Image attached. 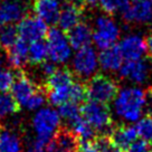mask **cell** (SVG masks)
<instances>
[{
    "mask_svg": "<svg viewBox=\"0 0 152 152\" xmlns=\"http://www.w3.org/2000/svg\"><path fill=\"white\" fill-rule=\"evenodd\" d=\"M147 93L141 86L128 85L118 90L112 101L115 116L128 124L137 123L147 106Z\"/></svg>",
    "mask_w": 152,
    "mask_h": 152,
    "instance_id": "obj_1",
    "label": "cell"
},
{
    "mask_svg": "<svg viewBox=\"0 0 152 152\" xmlns=\"http://www.w3.org/2000/svg\"><path fill=\"white\" fill-rule=\"evenodd\" d=\"M92 31V42L101 50L116 45L121 36L120 25L109 14L100 15L95 18Z\"/></svg>",
    "mask_w": 152,
    "mask_h": 152,
    "instance_id": "obj_2",
    "label": "cell"
},
{
    "mask_svg": "<svg viewBox=\"0 0 152 152\" xmlns=\"http://www.w3.org/2000/svg\"><path fill=\"white\" fill-rule=\"evenodd\" d=\"M62 119L58 111L53 107H42L35 111L31 119V128L36 139L47 144L58 132Z\"/></svg>",
    "mask_w": 152,
    "mask_h": 152,
    "instance_id": "obj_3",
    "label": "cell"
},
{
    "mask_svg": "<svg viewBox=\"0 0 152 152\" xmlns=\"http://www.w3.org/2000/svg\"><path fill=\"white\" fill-rule=\"evenodd\" d=\"M72 73L81 80H90L99 71V54L91 45L76 49L71 58Z\"/></svg>",
    "mask_w": 152,
    "mask_h": 152,
    "instance_id": "obj_4",
    "label": "cell"
},
{
    "mask_svg": "<svg viewBox=\"0 0 152 152\" xmlns=\"http://www.w3.org/2000/svg\"><path fill=\"white\" fill-rule=\"evenodd\" d=\"M48 58L56 65H64L71 61L73 47L67 39V35L61 28H52L47 31Z\"/></svg>",
    "mask_w": 152,
    "mask_h": 152,
    "instance_id": "obj_5",
    "label": "cell"
},
{
    "mask_svg": "<svg viewBox=\"0 0 152 152\" xmlns=\"http://www.w3.org/2000/svg\"><path fill=\"white\" fill-rule=\"evenodd\" d=\"M88 84L85 87L86 95L91 101L99 102L102 104H109L113 101L118 93V84L112 77L102 74H96L88 80Z\"/></svg>",
    "mask_w": 152,
    "mask_h": 152,
    "instance_id": "obj_6",
    "label": "cell"
},
{
    "mask_svg": "<svg viewBox=\"0 0 152 152\" xmlns=\"http://www.w3.org/2000/svg\"><path fill=\"white\" fill-rule=\"evenodd\" d=\"M81 114L95 131H99L101 133L111 131L112 115L106 104L90 100L81 107Z\"/></svg>",
    "mask_w": 152,
    "mask_h": 152,
    "instance_id": "obj_7",
    "label": "cell"
},
{
    "mask_svg": "<svg viewBox=\"0 0 152 152\" xmlns=\"http://www.w3.org/2000/svg\"><path fill=\"white\" fill-rule=\"evenodd\" d=\"M121 78L130 82L132 85H145L149 83L152 75V66L147 59L125 61L119 69Z\"/></svg>",
    "mask_w": 152,
    "mask_h": 152,
    "instance_id": "obj_8",
    "label": "cell"
},
{
    "mask_svg": "<svg viewBox=\"0 0 152 152\" xmlns=\"http://www.w3.org/2000/svg\"><path fill=\"white\" fill-rule=\"evenodd\" d=\"M17 31L20 39L26 43H33L46 37L48 28L47 24L36 16H25L18 23Z\"/></svg>",
    "mask_w": 152,
    "mask_h": 152,
    "instance_id": "obj_9",
    "label": "cell"
},
{
    "mask_svg": "<svg viewBox=\"0 0 152 152\" xmlns=\"http://www.w3.org/2000/svg\"><path fill=\"white\" fill-rule=\"evenodd\" d=\"M118 48L124 61H135L145 55V39L140 34H128L119 42Z\"/></svg>",
    "mask_w": 152,
    "mask_h": 152,
    "instance_id": "obj_10",
    "label": "cell"
},
{
    "mask_svg": "<svg viewBox=\"0 0 152 152\" xmlns=\"http://www.w3.org/2000/svg\"><path fill=\"white\" fill-rule=\"evenodd\" d=\"M122 18L129 24L147 25L152 23V4L150 0L131 2L121 12Z\"/></svg>",
    "mask_w": 152,
    "mask_h": 152,
    "instance_id": "obj_11",
    "label": "cell"
},
{
    "mask_svg": "<svg viewBox=\"0 0 152 152\" xmlns=\"http://www.w3.org/2000/svg\"><path fill=\"white\" fill-rule=\"evenodd\" d=\"M27 7L23 0L0 1V23L4 25L18 24L26 16Z\"/></svg>",
    "mask_w": 152,
    "mask_h": 152,
    "instance_id": "obj_12",
    "label": "cell"
},
{
    "mask_svg": "<svg viewBox=\"0 0 152 152\" xmlns=\"http://www.w3.org/2000/svg\"><path fill=\"white\" fill-rule=\"evenodd\" d=\"M10 91H11L10 94L12 95L17 104L19 106L25 107V105L27 104V102L31 99V96L37 92L38 88L36 84L28 76L20 74V75L16 76Z\"/></svg>",
    "mask_w": 152,
    "mask_h": 152,
    "instance_id": "obj_13",
    "label": "cell"
},
{
    "mask_svg": "<svg viewBox=\"0 0 152 152\" xmlns=\"http://www.w3.org/2000/svg\"><path fill=\"white\" fill-rule=\"evenodd\" d=\"M33 9L36 17L47 25H54L57 24L62 4L59 0H35Z\"/></svg>",
    "mask_w": 152,
    "mask_h": 152,
    "instance_id": "obj_14",
    "label": "cell"
},
{
    "mask_svg": "<svg viewBox=\"0 0 152 152\" xmlns=\"http://www.w3.org/2000/svg\"><path fill=\"white\" fill-rule=\"evenodd\" d=\"M77 144V139L71 131H58L47 143L46 152H75Z\"/></svg>",
    "mask_w": 152,
    "mask_h": 152,
    "instance_id": "obj_15",
    "label": "cell"
},
{
    "mask_svg": "<svg viewBox=\"0 0 152 152\" xmlns=\"http://www.w3.org/2000/svg\"><path fill=\"white\" fill-rule=\"evenodd\" d=\"M67 31V39L75 50L86 47L92 43V26L85 21H80Z\"/></svg>",
    "mask_w": 152,
    "mask_h": 152,
    "instance_id": "obj_16",
    "label": "cell"
},
{
    "mask_svg": "<svg viewBox=\"0 0 152 152\" xmlns=\"http://www.w3.org/2000/svg\"><path fill=\"white\" fill-rule=\"evenodd\" d=\"M124 63V58L116 45L102 49L99 54V66L106 73L119 72Z\"/></svg>",
    "mask_w": 152,
    "mask_h": 152,
    "instance_id": "obj_17",
    "label": "cell"
},
{
    "mask_svg": "<svg viewBox=\"0 0 152 152\" xmlns=\"http://www.w3.org/2000/svg\"><path fill=\"white\" fill-rule=\"evenodd\" d=\"M7 62L10 67L20 69L28 63V43L18 38L12 46L7 49Z\"/></svg>",
    "mask_w": 152,
    "mask_h": 152,
    "instance_id": "obj_18",
    "label": "cell"
},
{
    "mask_svg": "<svg viewBox=\"0 0 152 152\" xmlns=\"http://www.w3.org/2000/svg\"><path fill=\"white\" fill-rule=\"evenodd\" d=\"M82 10L80 7L67 4L59 11L57 24L62 30H69L72 27H74L80 21H82Z\"/></svg>",
    "mask_w": 152,
    "mask_h": 152,
    "instance_id": "obj_19",
    "label": "cell"
},
{
    "mask_svg": "<svg viewBox=\"0 0 152 152\" xmlns=\"http://www.w3.org/2000/svg\"><path fill=\"white\" fill-rule=\"evenodd\" d=\"M111 139L115 144H118L122 150L128 149L131 143L138 139L137 129L132 124L121 125L111 131Z\"/></svg>",
    "mask_w": 152,
    "mask_h": 152,
    "instance_id": "obj_20",
    "label": "cell"
},
{
    "mask_svg": "<svg viewBox=\"0 0 152 152\" xmlns=\"http://www.w3.org/2000/svg\"><path fill=\"white\" fill-rule=\"evenodd\" d=\"M71 126V132L80 141H85V140H92L95 135V130L92 128L87 121L83 116L77 118L75 121L68 124Z\"/></svg>",
    "mask_w": 152,
    "mask_h": 152,
    "instance_id": "obj_21",
    "label": "cell"
},
{
    "mask_svg": "<svg viewBox=\"0 0 152 152\" xmlns=\"http://www.w3.org/2000/svg\"><path fill=\"white\" fill-rule=\"evenodd\" d=\"M74 82V76L69 69L67 68H56L55 72L50 76L47 77V88H58V87H64L68 86Z\"/></svg>",
    "mask_w": 152,
    "mask_h": 152,
    "instance_id": "obj_22",
    "label": "cell"
},
{
    "mask_svg": "<svg viewBox=\"0 0 152 152\" xmlns=\"http://www.w3.org/2000/svg\"><path fill=\"white\" fill-rule=\"evenodd\" d=\"M48 50L46 42L43 39L35 40L28 45V62L33 65H40L43 62L47 61Z\"/></svg>",
    "mask_w": 152,
    "mask_h": 152,
    "instance_id": "obj_23",
    "label": "cell"
},
{
    "mask_svg": "<svg viewBox=\"0 0 152 152\" xmlns=\"http://www.w3.org/2000/svg\"><path fill=\"white\" fill-rule=\"evenodd\" d=\"M0 152H21V143L18 135L9 130H1Z\"/></svg>",
    "mask_w": 152,
    "mask_h": 152,
    "instance_id": "obj_24",
    "label": "cell"
},
{
    "mask_svg": "<svg viewBox=\"0 0 152 152\" xmlns=\"http://www.w3.org/2000/svg\"><path fill=\"white\" fill-rule=\"evenodd\" d=\"M17 102L12 95L8 92H0V120L8 119L17 113L18 111Z\"/></svg>",
    "mask_w": 152,
    "mask_h": 152,
    "instance_id": "obj_25",
    "label": "cell"
},
{
    "mask_svg": "<svg viewBox=\"0 0 152 152\" xmlns=\"http://www.w3.org/2000/svg\"><path fill=\"white\" fill-rule=\"evenodd\" d=\"M57 111H58L61 119L64 120L67 124L72 123L73 121H75L77 118H80L82 115L78 104L74 102H67V103L59 105Z\"/></svg>",
    "mask_w": 152,
    "mask_h": 152,
    "instance_id": "obj_26",
    "label": "cell"
},
{
    "mask_svg": "<svg viewBox=\"0 0 152 152\" xmlns=\"http://www.w3.org/2000/svg\"><path fill=\"white\" fill-rule=\"evenodd\" d=\"M19 38L17 27L14 25H5L0 28V47L8 49Z\"/></svg>",
    "mask_w": 152,
    "mask_h": 152,
    "instance_id": "obj_27",
    "label": "cell"
},
{
    "mask_svg": "<svg viewBox=\"0 0 152 152\" xmlns=\"http://www.w3.org/2000/svg\"><path fill=\"white\" fill-rule=\"evenodd\" d=\"M128 0H97V7L104 11L105 14H116L122 12L129 6Z\"/></svg>",
    "mask_w": 152,
    "mask_h": 152,
    "instance_id": "obj_28",
    "label": "cell"
},
{
    "mask_svg": "<svg viewBox=\"0 0 152 152\" xmlns=\"http://www.w3.org/2000/svg\"><path fill=\"white\" fill-rule=\"evenodd\" d=\"M135 129L138 132V137L147 142L152 143V115L142 116L137 122Z\"/></svg>",
    "mask_w": 152,
    "mask_h": 152,
    "instance_id": "obj_29",
    "label": "cell"
},
{
    "mask_svg": "<svg viewBox=\"0 0 152 152\" xmlns=\"http://www.w3.org/2000/svg\"><path fill=\"white\" fill-rule=\"evenodd\" d=\"M16 75L9 68H0V92H8L14 84Z\"/></svg>",
    "mask_w": 152,
    "mask_h": 152,
    "instance_id": "obj_30",
    "label": "cell"
},
{
    "mask_svg": "<svg viewBox=\"0 0 152 152\" xmlns=\"http://www.w3.org/2000/svg\"><path fill=\"white\" fill-rule=\"evenodd\" d=\"M46 100H47V97H46L45 93L43 91L38 90L31 96V99L27 102V104L25 105V109H27L28 111H31V112H35V111H37V110L45 106Z\"/></svg>",
    "mask_w": 152,
    "mask_h": 152,
    "instance_id": "obj_31",
    "label": "cell"
},
{
    "mask_svg": "<svg viewBox=\"0 0 152 152\" xmlns=\"http://www.w3.org/2000/svg\"><path fill=\"white\" fill-rule=\"evenodd\" d=\"M97 148H99V152H122V149L115 144L112 141V139L107 138V137H101L97 141H96Z\"/></svg>",
    "mask_w": 152,
    "mask_h": 152,
    "instance_id": "obj_32",
    "label": "cell"
},
{
    "mask_svg": "<svg viewBox=\"0 0 152 152\" xmlns=\"http://www.w3.org/2000/svg\"><path fill=\"white\" fill-rule=\"evenodd\" d=\"M128 152H152V148L150 143L142 139L134 140L128 147Z\"/></svg>",
    "mask_w": 152,
    "mask_h": 152,
    "instance_id": "obj_33",
    "label": "cell"
},
{
    "mask_svg": "<svg viewBox=\"0 0 152 152\" xmlns=\"http://www.w3.org/2000/svg\"><path fill=\"white\" fill-rule=\"evenodd\" d=\"M77 150L78 152H99V148L96 142H93L92 140H85L80 141L77 144Z\"/></svg>",
    "mask_w": 152,
    "mask_h": 152,
    "instance_id": "obj_34",
    "label": "cell"
},
{
    "mask_svg": "<svg viewBox=\"0 0 152 152\" xmlns=\"http://www.w3.org/2000/svg\"><path fill=\"white\" fill-rule=\"evenodd\" d=\"M56 68H57L56 64H54L52 61H49V62L45 61V62H43L39 65V72H40V74H42V76L46 77V78H47L48 76L52 75Z\"/></svg>",
    "mask_w": 152,
    "mask_h": 152,
    "instance_id": "obj_35",
    "label": "cell"
},
{
    "mask_svg": "<svg viewBox=\"0 0 152 152\" xmlns=\"http://www.w3.org/2000/svg\"><path fill=\"white\" fill-rule=\"evenodd\" d=\"M46 145L42 141H39L37 139H35L33 142L29 144L27 152H46Z\"/></svg>",
    "mask_w": 152,
    "mask_h": 152,
    "instance_id": "obj_36",
    "label": "cell"
},
{
    "mask_svg": "<svg viewBox=\"0 0 152 152\" xmlns=\"http://www.w3.org/2000/svg\"><path fill=\"white\" fill-rule=\"evenodd\" d=\"M145 49H147L148 55L152 58V34H150L145 39Z\"/></svg>",
    "mask_w": 152,
    "mask_h": 152,
    "instance_id": "obj_37",
    "label": "cell"
},
{
    "mask_svg": "<svg viewBox=\"0 0 152 152\" xmlns=\"http://www.w3.org/2000/svg\"><path fill=\"white\" fill-rule=\"evenodd\" d=\"M67 2L69 5H74L76 7H80L81 8L82 6H84L86 4V0H67Z\"/></svg>",
    "mask_w": 152,
    "mask_h": 152,
    "instance_id": "obj_38",
    "label": "cell"
},
{
    "mask_svg": "<svg viewBox=\"0 0 152 152\" xmlns=\"http://www.w3.org/2000/svg\"><path fill=\"white\" fill-rule=\"evenodd\" d=\"M5 59H6L5 55L2 54L1 49H0V68H1V67H4V64H5Z\"/></svg>",
    "mask_w": 152,
    "mask_h": 152,
    "instance_id": "obj_39",
    "label": "cell"
},
{
    "mask_svg": "<svg viewBox=\"0 0 152 152\" xmlns=\"http://www.w3.org/2000/svg\"><path fill=\"white\" fill-rule=\"evenodd\" d=\"M128 1L131 4V2H137V1H140V0H128Z\"/></svg>",
    "mask_w": 152,
    "mask_h": 152,
    "instance_id": "obj_40",
    "label": "cell"
},
{
    "mask_svg": "<svg viewBox=\"0 0 152 152\" xmlns=\"http://www.w3.org/2000/svg\"><path fill=\"white\" fill-rule=\"evenodd\" d=\"M150 2H151V4H152V0H150Z\"/></svg>",
    "mask_w": 152,
    "mask_h": 152,
    "instance_id": "obj_41",
    "label": "cell"
},
{
    "mask_svg": "<svg viewBox=\"0 0 152 152\" xmlns=\"http://www.w3.org/2000/svg\"><path fill=\"white\" fill-rule=\"evenodd\" d=\"M0 24H1V23H0Z\"/></svg>",
    "mask_w": 152,
    "mask_h": 152,
    "instance_id": "obj_42",
    "label": "cell"
}]
</instances>
